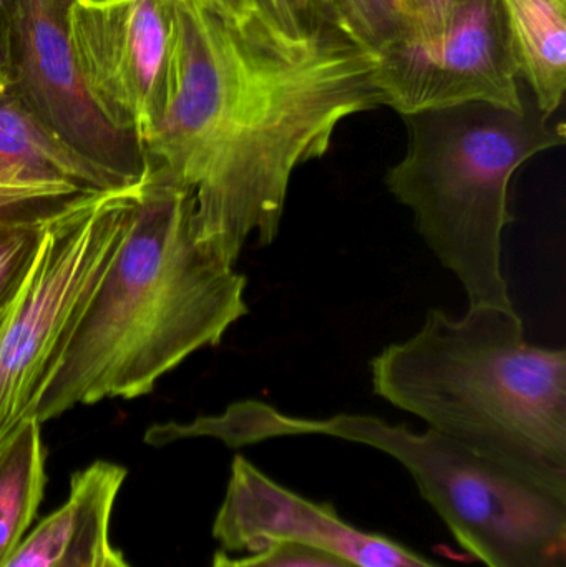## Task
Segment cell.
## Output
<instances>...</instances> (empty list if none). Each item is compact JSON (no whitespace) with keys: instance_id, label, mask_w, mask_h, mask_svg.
I'll use <instances>...</instances> for the list:
<instances>
[{"instance_id":"6da1fadb","label":"cell","mask_w":566,"mask_h":567,"mask_svg":"<svg viewBox=\"0 0 566 567\" xmlns=\"http://www.w3.org/2000/svg\"><path fill=\"white\" fill-rule=\"evenodd\" d=\"M175 19L168 96L143 152L192 195L199 245L235 266L249 238L275 241L295 169L325 156L346 118L384 106L378 55L339 27L288 35L195 0H175Z\"/></svg>"},{"instance_id":"7a4b0ae2","label":"cell","mask_w":566,"mask_h":567,"mask_svg":"<svg viewBox=\"0 0 566 567\" xmlns=\"http://www.w3.org/2000/svg\"><path fill=\"white\" fill-rule=\"evenodd\" d=\"M248 279L199 245L193 199L152 168L132 225L86 303L33 419L76 405L138 399L192 353L222 343L248 316Z\"/></svg>"},{"instance_id":"3957f363","label":"cell","mask_w":566,"mask_h":567,"mask_svg":"<svg viewBox=\"0 0 566 567\" xmlns=\"http://www.w3.org/2000/svg\"><path fill=\"white\" fill-rule=\"evenodd\" d=\"M371 382L432 432L566 496V350L528 342L515 309H429L371 360Z\"/></svg>"},{"instance_id":"277c9868","label":"cell","mask_w":566,"mask_h":567,"mask_svg":"<svg viewBox=\"0 0 566 567\" xmlns=\"http://www.w3.org/2000/svg\"><path fill=\"white\" fill-rule=\"evenodd\" d=\"M408 150L385 186L414 215L435 258L464 286L469 307L515 309L502 268V236L514 221L511 182L538 153L564 146V122L524 109L469 102L402 116Z\"/></svg>"},{"instance_id":"5b68a950","label":"cell","mask_w":566,"mask_h":567,"mask_svg":"<svg viewBox=\"0 0 566 567\" xmlns=\"http://www.w3.org/2000/svg\"><path fill=\"white\" fill-rule=\"evenodd\" d=\"M243 445L281 436H331L401 463L462 548L487 567H566V496L432 430L412 432L372 415L299 419L255 400L233 412Z\"/></svg>"},{"instance_id":"8992f818","label":"cell","mask_w":566,"mask_h":567,"mask_svg":"<svg viewBox=\"0 0 566 567\" xmlns=\"http://www.w3.org/2000/svg\"><path fill=\"white\" fill-rule=\"evenodd\" d=\"M143 185L83 193L43 218L0 303V449L35 420L43 385L132 225Z\"/></svg>"},{"instance_id":"52a82bcc","label":"cell","mask_w":566,"mask_h":567,"mask_svg":"<svg viewBox=\"0 0 566 567\" xmlns=\"http://www.w3.org/2000/svg\"><path fill=\"white\" fill-rule=\"evenodd\" d=\"M375 55L382 105L401 116L469 102L524 109L501 0H461L438 32Z\"/></svg>"},{"instance_id":"ba28073f","label":"cell","mask_w":566,"mask_h":567,"mask_svg":"<svg viewBox=\"0 0 566 567\" xmlns=\"http://www.w3.org/2000/svg\"><path fill=\"white\" fill-rule=\"evenodd\" d=\"M175 25V0L70 2V47L83 89L140 145L165 110Z\"/></svg>"},{"instance_id":"9c48e42d","label":"cell","mask_w":566,"mask_h":567,"mask_svg":"<svg viewBox=\"0 0 566 567\" xmlns=\"http://www.w3.org/2000/svg\"><path fill=\"white\" fill-rule=\"evenodd\" d=\"M70 2L13 0L12 90L76 155L123 185H138L150 175L142 145L102 115L76 72Z\"/></svg>"},{"instance_id":"30bf717a","label":"cell","mask_w":566,"mask_h":567,"mask_svg":"<svg viewBox=\"0 0 566 567\" xmlns=\"http://www.w3.org/2000/svg\"><path fill=\"white\" fill-rule=\"evenodd\" d=\"M213 536L229 553L298 542L359 567H442L394 539L349 525L331 506L279 485L241 455L233 460Z\"/></svg>"},{"instance_id":"8fae6325","label":"cell","mask_w":566,"mask_h":567,"mask_svg":"<svg viewBox=\"0 0 566 567\" xmlns=\"http://www.w3.org/2000/svg\"><path fill=\"white\" fill-rule=\"evenodd\" d=\"M123 185L65 145L12 89L0 95V215L49 212Z\"/></svg>"},{"instance_id":"7c38bea8","label":"cell","mask_w":566,"mask_h":567,"mask_svg":"<svg viewBox=\"0 0 566 567\" xmlns=\"http://www.w3.org/2000/svg\"><path fill=\"white\" fill-rule=\"evenodd\" d=\"M518 76L554 116L566 90V0H501Z\"/></svg>"},{"instance_id":"4fadbf2b","label":"cell","mask_w":566,"mask_h":567,"mask_svg":"<svg viewBox=\"0 0 566 567\" xmlns=\"http://www.w3.org/2000/svg\"><path fill=\"white\" fill-rule=\"evenodd\" d=\"M125 478L126 470L109 462H95L73 475L69 499L20 543L6 567L62 565L96 503L109 493L120 492Z\"/></svg>"},{"instance_id":"5bb4252c","label":"cell","mask_w":566,"mask_h":567,"mask_svg":"<svg viewBox=\"0 0 566 567\" xmlns=\"http://www.w3.org/2000/svg\"><path fill=\"white\" fill-rule=\"evenodd\" d=\"M45 488L42 423H23L0 449V567H6L37 515Z\"/></svg>"},{"instance_id":"9a60e30c","label":"cell","mask_w":566,"mask_h":567,"mask_svg":"<svg viewBox=\"0 0 566 567\" xmlns=\"http://www.w3.org/2000/svg\"><path fill=\"white\" fill-rule=\"evenodd\" d=\"M335 7L344 32L372 52L408 33V0H335Z\"/></svg>"},{"instance_id":"2e32d148","label":"cell","mask_w":566,"mask_h":567,"mask_svg":"<svg viewBox=\"0 0 566 567\" xmlns=\"http://www.w3.org/2000/svg\"><path fill=\"white\" fill-rule=\"evenodd\" d=\"M49 212L0 215V303L7 299L25 268Z\"/></svg>"},{"instance_id":"e0dca14e","label":"cell","mask_w":566,"mask_h":567,"mask_svg":"<svg viewBox=\"0 0 566 567\" xmlns=\"http://www.w3.org/2000/svg\"><path fill=\"white\" fill-rule=\"evenodd\" d=\"M259 13L288 35H305L322 27H339L335 0H255ZM352 39V37H351Z\"/></svg>"},{"instance_id":"ac0fdd59","label":"cell","mask_w":566,"mask_h":567,"mask_svg":"<svg viewBox=\"0 0 566 567\" xmlns=\"http://www.w3.org/2000/svg\"><path fill=\"white\" fill-rule=\"evenodd\" d=\"M228 567H359L332 553L298 542H278L243 558L226 555Z\"/></svg>"},{"instance_id":"d6986e66","label":"cell","mask_w":566,"mask_h":567,"mask_svg":"<svg viewBox=\"0 0 566 567\" xmlns=\"http://www.w3.org/2000/svg\"><path fill=\"white\" fill-rule=\"evenodd\" d=\"M116 496L119 492L109 493L96 503L75 545L59 567H96L99 565L100 558L110 546V516H112Z\"/></svg>"},{"instance_id":"ffe728a7","label":"cell","mask_w":566,"mask_h":567,"mask_svg":"<svg viewBox=\"0 0 566 567\" xmlns=\"http://www.w3.org/2000/svg\"><path fill=\"white\" fill-rule=\"evenodd\" d=\"M461 0H408L409 25L404 37L424 39L442 29Z\"/></svg>"},{"instance_id":"44dd1931","label":"cell","mask_w":566,"mask_h":567,"mask_svg":"<svg viewBox=\"0 0 566 567\" xmlns=\"http://www.w3.org/2000/svg\"><path fill=\"white\" fill-rule=\"evenodd\" d=\"M13 0H0V83L12 89Z\"/></svg>"},{"instance_id":"7402d4cb","label":"cell","mask_w":566,"mask_h":567,"mask_svg":"<svg viewBox=\"0 0 566 567\" xmlns=\"http://www.w3.org/2000/svg\"><path fill=\"white\" fill-rule=\"evenodd\" d=\"M199 7L231 23H245L258 16L255 0H195Z\"/></svg>"},{"instance_id":"603a6c76","label":"cell","mask_w":566,"mask_h":567,"mask_svg":"<svg viewBox=\"0 0 566 567\" xmlns=\"http://www.w3.org/2000/svg\"><path fill=\"white\" fill-rule=\"evenodd\" d=\"M96 567H130L126 565L125 559H123L122 553L113 549L112 546L105 549L102 558H100L99 566Z\"/></svg>"},{"instance_id":"cb8c5ba5","label":"cell","mask_w":566,"mask_h":567,"mask_svg":"<svg viewBox=\"0 0 566 567\" xmlns=\"http://www.w3.org/2000/svg\"><path fill=\"white\" fill-rule=\"evenodd\" d=\"M212 567H228V563H226V553H218V555L213 558Z\"/></svg>"},{"instance_id":"d4e9b609","label":"cell","mask_w":566,"mask_h":567,"mask_svg":"<svg viewBox=\"0 0 566 567\" xmlns=\"http://www.w3.org/2000/svg\"><path fill=\"white\" fill-rule=\"evenodd\" d=\"M7 90H9V86L2 85V83H0V95H2V93H6Z\"/></svg>"},{"instance_id":"484cf974","label":"cell","mask_w":566,"mask_h":567,"mask_svg":"<svg viewBox=\"0 0 566 567\" xmlns=\"http://www.w3.org/2000/svg\"><path fill=\"white\" fill-rule=\"evenodd\" d=\"M96 566H99V565H96Z\"/></svg>"}]
</instances>
